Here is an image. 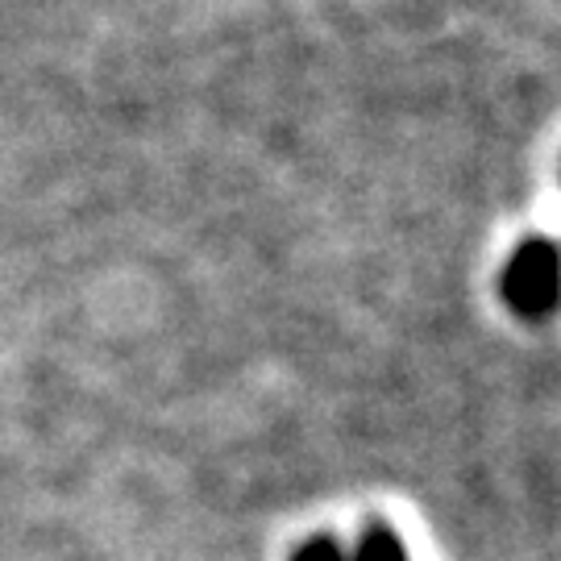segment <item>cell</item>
Returning <instances> with one entry per match:
<instances>
[{
    "label": "cell",
    "instance_id": "obj_1",
    "mask_svg": "<svg viewBox=\"0 0 561 561\" xmlns=\"http://www.w3.org/2000/svg\"><path fill=\"white\" fill-rule=\"evenodd\" d=\"M503 296L520 317H545L558 304V245L533 238L507 266Z\"/></svg>",
    "mask_w": 561,
    "mask_h": 561
},
{
    "label": "cell",
    "instance_id": "obj_2",
    "mask_svg": "<svg viewBox=\"0 0 561 561\" xmlns=\"http://www.w3.org/2000/svg\"><path fill=\"white\" fill-rule=\"evenodd\" d=\"M354 561H408V558H403L400 537H391L387 528H370V533H366V541L358 545Z\"/></svg>",
    "mask_w": 561,
    "mask_h": 561
},
{
    "label": "cell",
    "instance_id": "obj_3",
    "mask_svg": "<svg viewBox=\"0 0 561 561\" xmlns=\"http://www.w3.org/2000/svg\"><path fill=\"white\" fill-rule=\"evenodd\" d=\"M296 561H345V553H341L333 541H324V537H317V541H308L296 553Z\"/></svg>",
    "mask_w": 561,
    "mask_h": 561
}]
</instances>
